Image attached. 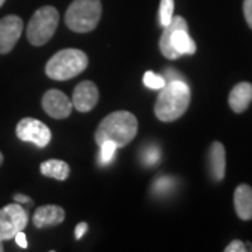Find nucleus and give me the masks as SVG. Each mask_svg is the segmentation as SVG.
Instances as JSON below:
<instances>
[{"instance_id":"1","label":"nucleus","mask_w":252,"mask_h":252,"mask_svg":"<svg viewBox=\"0 0 252 252\" xmlns=\"http://www.w3.org/2000/svg\"><path fill=\"white\" fill-rule=\"evenodd\" d=\"M189 102L190 90L185 80L168 81L157 97L154 114L161 122H172L187 112Z\"/></svg>"},{"instance_id":"2","label":"nucleus","mask_w":252,"mask_h":252,"mask_svg":"<svg viewBox=\"0 0 252 252\" xmlns=\"http://www.w3.org/2000/svg\"><path fill=\"white\" fill-rule=\"evenodd\" d=\"M139 124L136 117L129 111H117L105 117L95 130L97 144L111 140L117 147H124L130 143L137 135Z\"/></svg>"},{"instance_id":"3","label":"nucleus","mask_w":252,"mask_h":252,"mask_svg":"<svg viewBox=\"0 0 252 252\" xmlns=\"http://www.w3.org/2000/svg\"><path fill=\"white\" fill-rule=\"evenodd\" d=\"M160 38V51L167 59H178L182 55H193L196 44L188 34V23L181 16H174L165 26Z\"/></svg>"},{"instance_id":"4","label":"nucleus","mask_w":252,"mask_h":252,"mask_svg":"<svg viewBox=\"0 0 252 252\" xmlns=\"http://www.w3.org/2000/svg\"><path fill=\"white\" fill-rule=\"evenodd\" d=\"M89 58L80 49H62L48 61L45 66L46 76L52 80L64 81L79 76L86 70Z\"/></svg>"},{"instance_id":"5","label":"nucleus","mask_w":252,"mask_h":252,"mask_svg":"<svg viewBox=\"0 0 252 252\" xmlns=\"http://www.w3.org/2000/svg\"><path fill=\"white\" fill-rule=\"evenodd\" d=\"M102 14L101 0H73L66 11L64 21L74 32L86 34L98 26Z\"/></svg>"},{"instance_id":"6","label":"nucleus","mask_w":252,"mask_h":252,"mask_svg":"<svg viewBox=\"0 0 252 252\" xmlns=\"http://www.w3.org/2000/svg\"><path fill=\"white\" fill-rule=\"evenodd\" d=\"M59 26V11L52 6L41 7L34 13L27 26L28 41L35 46L45 45Z\"/></svg>"},{"instance_id":"7","label":"nucleus","mask_w":252,"mask_h":252,"mask_svg":"<svg viewBox=\"0 0 252 252\" xmlns=\"http://www.w3.org/2000/svg\"><path fill=\"white\" fill-rule=\"evenodd\" d=\"M28 224L27 212L20 203H10L0 209V238L11 240L17 233L24 231Z\"/></svg>"},{"instance_id":"8","label":"nucleus","mask_w":252,"mask_h":252,"mask_svg":"<svg viewBox=\"0 0 252 252\" xmlns=\"http://www.w3.org/2000/svg\"><path fill=\"white\" fill-rule=\"evenodd\" d=\"M16 135L20 140L35 144L36 147H45L52 139L51 129L41 121L34 118H24L17 124Z\"/></svg>"},{"instance_id":"9","label":"nucleus","mask_w":252,"mask_h":252,"mask_svg":"<svg viewBox=\"0 0 252 252\" xmlns=\"http://www.w3.org/2000/svg\"><path fill=\"white\" fill-rule=\"evenodd\" d=\"M24 30V23L18 16H6L0 20V55L9 54L16 46Z\"/></svg>"},{"instance_id":"10","label":"nucleus","mask_w":252,"mask_h":252,"mask_svg":"<svg viewBox=\"0 0 252 252\" xmlns=\"http://www.w3.org/2000/svg\"><path fill=\"white\" fill-rule=\"evenodd\" d=\"M42 108L49 117L64 119L70 115L73 104L70 98L59 90H48L42 97Z\"/></svg>"},{"instance_id":"11","label":"nucleus","mask_w":252,"mask_h":252,"mask_svg":"<svg viewBox=\"0 0 252 252\" xmlns=\"http://www.w3.org/2000/svg\"><path fill=\"white\" fill-rule=\"evenodd\" d=\"M99 98V93L97 86L90 80L81 81L76 86L73 93L72 104L79 112H90L97 105Z\"/></svg>"},{"instance_id":"12","label":"nucleus","mask_w":252,"mask_h":252,"mask_svg":"<svg viewBox=\"0 0 252 252\" xmlns=\"http://www.w3.org/2000/svg\"><path fill=\"white\" fill-rule=\"evenodd\" d=\"M64 210L58 205H45L39 206L34 212L32 221L38 228L49 227V225H58L64 220Z\"/></svg>"},{"instance_id":"13","label":"nucleus","mask_w":252,"mask_h":252,"mask_svg":"<svg viewBox=\"0 0 252 252\" xmlns=\"http://www.w3.org/2000/svg\"><path fill=\"white\" fill-rule=\"evenodd\" d=\"M209 172L215 181H221L225 175V150L220 142L212 143L209 149Z\"/></svg>"},{"instance_id":"14","label":"nucleus","mask_w":252,"mask_h":252,"mask_svg":"<svg viewBox=\"0 0 252 252\" xmlns=\"http://www.w3.org/2000/svg\"><path fill=\"white\" fill-rule=\"evenodd\" d=\"M252 101V84L251 83H238L234 89L231 90L228 95V104L230 108L234 111L235 114H241L250 107Z\"/></svg>"},{"instance_id":"15","label":"nucleus","mask_w":252,"mask_h":252,"mask_svg":"<svg viewBox=\"0 0 252 252\" xmlns=\"http://www.w3.org/2000/svg\"><path fill=\"white\" fill-rule=\"evenodd\" d=\"M234 207L237 216L241 220H252V188L250 185H240L234 192Z\"/></svg>"},{"instance_id":"16","label":"nucleus","mask_w":252,"mask_h":252,"mask_svg":"<svg viewBox=\"0 0 252 252\" xmlns=\"http://www.w3.org/2000/svg\"><path fill=\"white\" fill-rule=\"evenodd\" d=\"M39 170L42 175L58 181L67 180V177L70 175V167L62 160H46L41 164Z\"/></svg>"},{"instance_id":"17","label":"nucleus","mask_w":252,"mask_h":252,"mask_svg":"<svg viewBox=\"0 0 252 252\" xmlns=\"http://www.w3.org/2000/svg\"><path fill=\"white\" fill-rule=\"evenodd\" d=\"M117 149V144L111 140H107V142L99 144V161H101V164L107 165L109 162H112V160L115 158Z\"/></svg>"},{"instance_id":"18","label":"nucleus","mask_w":252,"mask_h":252,"mask_svg":"<svg viewBox=\"0 0 252 252\" xmlns=\"http://www.w3.org/2000/svg\"><path fill=\"white\" fill-rule=\"evenodd\" d=\"M160 24L161 27H165L170 24V21L174 17V0H161L160 1Z\"/></svg>"},{"instance_id":"19","label":"nucleus","mask_w":252,"mask_h":252,"mask_svg":"<svg viewBox=\"0 0 252 252\" xmlns=\"http://www.w3.org/2000/svg\"><path fill=\"white\" fill-rule=\"evenodd\" d=\"M143 83L147 89H152V90H161L162 87L165 86L167 81L164 80V77L156 74V73L146 72L143 76Z\"/></svg>"},{"instance_id":"20","label":"nucleus","mask_w":252,"mask_h":252,"mask_svg":"<svg viewBox=\"0 0 252 252\" xmlns=\"http://www.w3.org/2000/svg\"><path fill=\"white\" fill-rule=\"evenodd\" d=\"M143 161L146 165H154L160 161V150L156 146H150L144 150Z\"/></svg>"},{"instance_id":"21","label":"nucleus","mask_w":252,"mask_h":252,"mask_svg":"<svg viewBox=\"0 0 252 252\" xmlns=\"http://www.w3.org/2000/svg\"><path fill=\"white\" fill-rule=\"evenodd\" d=\"M224 251L225 252H245L247 251V247H245V244H244L243 241H240V240H234V241H231V243L225 247Z\"/></svg>"},{"instance_id":"22","label":"nucleus","mask_w":252,"mask_h":252,"mask_svg":"<svg viewBox=\"0 0 252 252\" xmlns=\"http://www.w3.org/2000/svg\"><path fill=\"white\" fill-rule=\"evenodd\" d=\"M244 16L247 24L252 30V0H244Z\"/></svg>"},{"instance_id":"23","label":"nucleus","mask_w":252,"mask_h":252,"mask_svg":"<svg viewBox=\"0 0 252 252\" xmlns=\"http://www.w3.org/2000/svg\"><path fill=\"white\" fill-rule=\"evenodd\" d=\"M14 240H16V243H17L18 247H21V248H27L28 247L27 237H26V234H24L23 231L17 233V234H16V237H14Z\"/></svg>"},{"instance_id":"24","label":"nucleus","mask_w":252,"mask_h":252,"mask_svg":"<svg viewBox=\"0 0 252 252\" xmlns=\"http://www.w3.org/2000/svg\"><path fill=\"white\" fill-rule=\"evenodd\" d=\"M87 228H89L87 223H79V224L76 225V231H74V234H76V240H80L81 237L86 234Z\"/></svg>"},{"instance_id":"25","label":"nucleus","mask_w":252,"mask_h":252,"mask_svg":"<svg viewBox=\"0 0 252 252\" xmlns=\"http://www.w3.org/2000/svg\"><path fill=\"white\" fill-rule=\"evenodd\" d=\"M13 199H14V202H17V203H31V202H32L30 196L23 195V193H16V195L13 196Z\"/></svg>"},{"instance_id":"26","label":"nucleus","mask_w":252,"mask_h":252,"mask_svg":"<svg viewBox=\"0 0 252 252\" xmlns=\"http://www.w3.org/2000/svg\"><path fill=\"white\" fill-rule=\"evenodd\" d=\"M4 251V247H3V240L0 238V252Z\"/></svg>"},{"instance_id":"27","label":"nucleus","mask_w":252,"mask_h":252,"mask_svg":"<svg viewBox=\"0 0 252 252\" xmlns=\"http://www.w3.org/2000/svg\"><path fill=\"white\" fill-rule=\"evenodd\" d=\"M3 164V154H1V152H0V165Z\"/></svg>"},{"instance_id":"28","label":"nucleus","mask_w":252,"mask_h":252,"mask_svg":"<svg viewBox=\"0 0 252 252\" xmlns=\"http://www.w3.org/2000/svg\"><path fill=\"white\" fill-rule=\"evenodd\" d=\"M4 1H6V0H0V7H1V6L4 4Z\"/></svg>"}]
</instances>
